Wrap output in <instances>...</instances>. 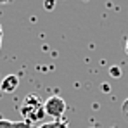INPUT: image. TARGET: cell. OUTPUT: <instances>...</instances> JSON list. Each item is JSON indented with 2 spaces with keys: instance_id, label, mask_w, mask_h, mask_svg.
Listing matches in <instances>:
<instances>
[{
  "instance_id": "277c9868",
  "label": "cell",
  "mask_w": 128,
  "mask_h": 128,
  "mask_svg": "<svg viewBox=\"0 0 128 128\" xmlns=\"http://www.w3.org/2000/svg\"><path fill=\"white\" fill-rule=\"evenodd\" d=\"M0 128H31L28 121H10V120H0Z\"/></svg>"
},
{
  "instance_id": "30bf717a",
  "label": "cell",
  "mask_w": 128,
  "mask_h": 128,
  "mask_svg": "<svg viewBox=\"0 0 128 128\" xmlns=\"http://www.w3.org/2000/svg\"><path fill=\"white\" fill-rule=\"evenodd\" d=\"M125 52H126V56H128V38H126V43H125Z\"/></svg>"
},
{
  "instance_id": "3957f363",
  "label": "cell",
  "mask_w": 128,
  "mask_h": 128,
  "mask_svg": "<svg viewBox=\"0 0 128 128\" xmlns=\"http://www.w3.org/2000/svg\"><path fill=\"white\" fill-rule=\"evenodd\" d=\"M18 86H19V76H18V74H7V76L0 82V92H4V94H12Z\"/></svg>"
},
{
  "instance_id": "6da1fadb",
  "label": "cell",
  "mask_w": 128,
  "mask_h": 128,
  "mask_svg": "<svg viewBox=\"0 0 128 128\" xmlns=\"http://www.w3.org/2000/svg\"><path fill=\"white\" fill-rule=\"evenodd\" d=\"M19 112L22 114L24 121H28L30 125L35 123V121H42L43 118L47 116L45 114V109H43V102L38 99V95H33V94L26 95V99L22 102Z\"/></svg>"
},
{
  "instance_id": "8992f818",
  "label": "cell",
  "mask_w": 128,
  "mask_h": 128,
  "mask_svg": "<svg viewBox=\"0 0 128 128\" xmlns=\"http://www.w3.org/2000/svg\"><path fill=\"white\" fill-rule=\"evenodd\" d=\"M109 74H111L112 78H121L123 71H121V68H120V66H111V69H109Z\"/></svg>"
},
{
  "instance_id": "ba28073f",
  "label": "cell",
  "mask_w": 128,
  "mask_h": 128,
  "mask_svg": "<svg viewBox=\"0 0 128 128\" xmlns=\"http://www.w3.org/2000/svg\"><path fill=\"white\" fill-rule=\"evenodd\" d=\"M43 7H45L47 10H52V9L56 7V2H54V0H50V2H45V4H43Z\"/></svg>"
},
{
  "instance_id": "9c48e42d",
  "label": "cell",
  "mask_w": 128,
  "mask_h": 128,
  "mask_svg": "<svg viewBox=\"0 0 128 128\" xmlns=\"http://www.w3.org/2000/svg\"><path fill=\"white\" fill-rule=\"evenodd\" d=\"M2 38H4V31H2V26H0V48H2Z\"/></svg>"
},
{
  "instance_id": "7a4b0ae2",
  "label": "cell",
  "mask_w": 128,
  "mask_h": 128,
  "mask_svg": "<svg viewBox=\"0 0 128 128\" xmlns=\"http://www.w3.org/2000/svg\"><path fill=\"white\" fill-rule=\"evenodd\" d=\"M66 100L59 95H52L48 97L45 102H43V109H45V114L54 118V120H59L61 116H64L66 112Z\"/></svg>"
},
{
  "instance_id": "5b68a950",
  "label": "cell",
  "mask_w": 128,
  "mask_h": 128,
  "mask_svg": "<svg viewBox=\"0 0 128 128\" xmlns=\"http://www.w3.org/2000/svg\"><path fill=\"white\" fill-rule=\"evenodd\" d=\"M38 128H69V126L61 120H54V121H48V123H42Z\"/></svg>"
},
{
  "instance_id": "52a82bcc",
  "label": "cell",
  "mask_w": 128,
  "mask_h": 128,
  "mask_svg": "<svg viewBox=\"0 0 128 128\" xmlns=\"http://www.w3.org/2000/svg\"><path fill=\"white\" fill-rule=\"evenodd\" d=\"M121 114H123V118L128 121V99H125V102L121 106Z\"/></svg>"
}]
</instances>
